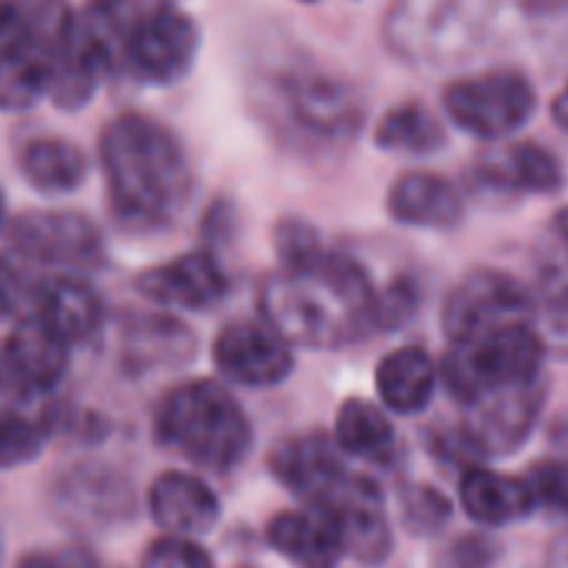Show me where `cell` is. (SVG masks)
<instances>
[{
	"instance_id": "d590c367",
	"label": "cell",
	"mask_w": 568,
	"mask_h": 568,
	"mask_svg": "<svg viewBox=\"0 0 568 568\" xmlns=\"http://www.w3.org/2000/svg\"><path fill=\"white\" fill-rule=\"evenodd\" d=\"M552 116H556V123L559 126H566L568 130V87L556 97V103H552Z\"/></svg>"
},
{
	"instance_id": "44dd1931",
	"label": "cell",
	"mask_w": 568,
	"mask_h": 568,
	"mask_svg": "<svg viewBox=\"0 0 568 568\" xmlns=\"http://www.w3.org/2000/svg\"><path fill=\"white\" fill-rule=\"evenodd\" d=\"M57 57V50L23 33V40L0 57V110L20 113L30 110L40 97H50Z\"/></svg>"
},
{
	"instance_id": "cb8c5ba5",
	"label": "cell",
	"mask_w": 568,
	"mask_h": 568,
	"mask_svg": "<svg viewBox=\"0 0 568 568\" xmlns=\"http://www.w3.org/2000/svg\"><path fill=\"white\" fill-rule=\"evenodd\" d=\"M17 170L40 193H70L87 180V156L63 136H37L23 143Z\"/></svg>"
},
{
	"instance_id": "7a4b0ae2",
	"label": "cell",
	"mask_w": 568,
	"mask_h": 568,
	"mask_svg": "<svg viewBox=\"0 0 568 568\" xmlns=\"http://www.w3.org/2000/svg\"><path fill=\"white\" fill-rule=\"evenodd\" d=\"M260 310L286 343L310 349L346 346L379 323L366 273L326 250L303 266H283V273L270 276L260 290Z\"/></svg>"
},
{
	"instance_id": "9a60e30c",
	"label": "cell",
	"mask_w": 568,
	"mask_h": 568,
	"mask_svg": "<svg viewBox=\"0 0 568 568\" xmlns=\"http://www.w3.org/2000/svg\"><path fill=\"white\" fill-rule=\"evenodd\" d=\"M343 526L346 552H356L363 562H379L389 552V526L383 513V499L373 483L343 476V483L323 499Z\"/></svg>"
},
{
	"instance_id": "836d02e7",
	"label": "cell",
	"mask_w": 568,
	"mask_h": 568,
	"mask_svg": "<svg viewBox=\"0 0 568 568\" xmlns=\"http://www.w3.org/2000/svg\"><path fill=\"white\" fill-rule=\"evenodd\" d=\"M17 568H97L87 549H63V552H30Z\"/></svg>"
},
{
	"instance_id": "9c48e42d",
	"label": "cell",
	"mask_w": 568,
	"mask_h": 568,
	"mask_svg": "<svg viewBox=\"0 0 568 568\" xmlns=\"http://www.w3.org/2000/svg\"><path fill=\"white\" fill-rule=\"evenodd\" d=\"M200 30L193 17L173 3L136 13L126 37V67L146 83H176L196 60Z\"/></svg>"
},
{
	"instance_id": "5b68a950",
	"label": "cell",
	"mask_w": 568,
	"mask_h": 568,
	"mask_svg": "<svg viewBox=\"0 0 568 568\" xmlns=\"http://www.w3.org/2000/svg\"><path fill=\"white\" fill-rule=\"evenodd\" d=\"M539 366H542L539 336L526 323H516L469 343H453L443 363V379L453 389V396L476 403L489 393L536 383Z\"/></svg>"
},
{
	"instance_id": "d6986e66",
	"label": "cell",
	"mask_w": 568,
	"mask_h": 568,
	"mask_svg": "<svg viewBox=\"0 0 568 568\" xmlns=\"http://www.w3.org/2000/svg\"><path fill=\"white\" fill-rule=\"evenodd\" d=\"M389 213H393V220H399L406 226L446 230V226L459 223L463 200H459L456 186L446 176L426 173V170H413V173H403L393 183V190H389Z\"/></svg>"
},
{
	"instance_id": "f546056e",
	"label": "cell",
	"mask_w": 568,
	"mask_h": 568,
	"mask_svg": "<svg viewBox=\"0 0 568 568\" xmlns=\"http://www.w3.org/2000/svg\"><path fill=\"white\" fill-rule=\"evenodd\" d=\"M526 486L532 493V503L549 513H568V463H539L526 476Z\"/></svg>"
},
{
	"instance_id": "6da1fadb",
	"label": "cell",
	"mask_w": 568,
	"mask_h": 568,
	"mask_svg": "<svg viewBox=\"0 0 568 568\" xmlns=\"http://www.w3.org/2000/svg\"><path fill=\"white\" fill-rule=\"evenodd\" d=\"M110 213L123 230L150 233L176 220L193 190L183 143L153 116L120 113L100 136Z\"/></svg>"
},
{
	"instance_id": "8d00e7d4",
	"label": "cell",
	"mask_w": 568,
	"mask_h": 568,
	"mask_svg": "<svg viewBox=\"0 0 568 568\" xmlns=\"http://www.w3.org/2000/svg\"><path fill=\"white\" fill-rule=\"evenodd\" d=\"M559 230H562V236L568 240V210H562V216H559Z\"/></svg>"
},
{
	"instance_id": "8fae6325",
	"label": "cell",
	"mask_w": 568,
	"mask_h": 568,
	"mask_svg": "<svg viewBox=\"0 0 568 568\" xmlns=\"http://www.w3.org/2000/svg\"><path fill=\"white\" fill-rule=\"evenodd\" d=\"M216 369L240 386H276L293 373V349L290 343L263 320L230 323L213 343Z\"/></svg>"
},
{
	"instance_id": "603a6c76",
	"label": "cell",
	"mask_w": 568,
	"mask_h": 568,
	"mask_svg": "<svg viewBox=\"0 0 568 568\" xmlns=\"http://www.w3.org/2000/svg\"><path fill=\"white\" fill-rule=\"evenodd\" d=\"M463 509L486 526H506L536 509L526 479L499 476L493 469H469L459 483Z\"/></svg>"
},
{
	"instance_id": "ba28073f",
	"label": "cell",
	"mask_w": 568,
	"mask_h": 568,
	"mask_svg": "<svg viewBox=\"0 0 568 568\" xmlns=\"http://www.w3.org/2000/svg\"><path fill=\"white\" fill-rule=\"evenodd\" d=\"M10 246L43 266H60V270H93L103 263V236L97 223L77 210H30L20 213L10 230Z\"/></svg>"
},
{
	"instance_id": "4fadbf2b",
	"label": "cell",
	"mask_w": 568,
	"mask_h": 568,
	"mask_svg": "<svg viewBox=\"0 0 568 568\" xmlns=\"http://www.w3.org/2000/svg\"><path fill=\"white\" fill-rule=\"evenodd\" d=\"M140 296L156 306L176 310H210L226 296V273L213 253L193 250L170 263H160L136 276Z\"/></svg>"
},
{
	"instance_id": "52a82bcc",
	"label": "cell",
	"mask_w": 568,
	"mask_h": 568,
	"mask_svg": "<svg viewBox=\"0 0 568 568\" xmlns=\"http://www.w3.org/2000/svg\"><path fill=\"white\" fill-rule=\"evenodd\" d=\"M446 113L479 140H503L536 113V90L519 70L463 77L446 90Z\"/></svg>"
},
{
	"instance_id": "d6a6232c",
	"label": "cell",
	"mask_w": 568,
	"mask_h": 568,
	"mask_svg": "<svg viewBox=\"0 0 568 568\" xmlns=\"http://www.w3.org/2000/svg\"><path fill=\"white\" fill-rule=\"evenodd\" d=\"M23 30H27L23 0H0V57L23 40Z\"/></svg>"
},
{
	"instance_id": "3957f363",
	"label": "cell",
	"mask_w": 568,
	"mask_h": 568,
	"mask_svg": "<svg viewBox=\"0 0 568 568\" xmlns=\"http://www.w3.org/2000/svg\"><path fill=\"white\" fill-rule=\"evenodd\" d=\"M516 23V0H396L386 43L413 63L446 67L503 43Z\"/></svg>"
},
{
	"instance_id": "ac0fdd59",
	"label": "cell",
	"mask_w": 568,
	"mask_h": 568,
	"mask_svg": "<svg viewBox=\"0 0 568 568\" xmlns=\"http://www.w3.org/2000/svg\"><path fill=\"white\" fill-rule=\"evenodd\" d=\"M150 513L170 536H200L213 529L220 503L206 483L190 473H163L150 486Z\"/></svg>"
},
{
	"instance_id": "5bb4252c",
	"label": "cell",
	"mask_w": 568,
	"mask_h": 568,
	"mask_svg": "<svg viewBox=\"0 0 568 568\" xmlns=\"http://www.w3.org/2000/svg\"><path fill=\"white\" fill-rule=\"evenodd\" d=\"M270 542L280 556L300 568H336L346 552L343 526L336 513L323 503H310L306 509L276 516L270 526Z\"/></svg>"
},
{
	"instance_id": "8992f818",
	"label": "cell",
	"mask_w": 568,
	"mask_h": 568,
	"mask_svg": "<svg viewBox=\"0 0 568 568\" xmlns=\"http://www.w3.org/2000/svg\"><path fill=\"white\" fill-rule=\"evenodd\" d=\"M273 120L306 143L346 140L359 126V100L346 83L316 70H286L273 77Z\"/></svg>"
},
{
	"instance_id": "7402d4cb",
	"label": "cell",
	"mask_w": 568,
	"mask_h": 568,
	"mask_svg": "<svg viewBox=\"0 0 568 568\" xmlns=\"http://www.w3.org/2000/svg\"><path fill=\"white\" fill-rule=\"evenodd\" d=\"M536 383L516 386V389H499L483 399H476V416H473V439L489 449V453H506L523 443V433L532 423L536 409Z\"/></svg>"
},
{
	"instance_id": "e0dca14e",
	"label": "cell",
	"mask_w": 568,
	"mask_h": 568,
	"mask_svg": "<svg viewBox=\"0 0 568 568\" xmlns=\"http://www.w3.org/2000/svg\"><path fill=\"white\" fill-rule=\"evenodd\" d=\"M70 343L57 336L40 316L13 326L3 343V369L23 389H50L67 369Z\"/></svg>"
},
{
	"instance_id": "4316f807",
	"label": "cell",
	"mask_w": 568,
	"mask_h": 568,
	"mask_svg": "<svg viewBox=\"0 0 568 568\" xmlns=\"http://www.w3.org/2000/svg\"><path fill=\"white\" fill-rule=\"evenodd\" d=\"M336 443L359 459L389 463L396 453V429L386 419V413L376 409L373 403L349 399V403H343V409L336 416Z\"/></svg>"
},
{
	"instance_id": "277c9868",
	"label": "cell",
	"mask_w": 568,
	"mask_h": 568,
	"mask_svg": "<svg viewBox=\"0 0 568 568\" xmlns=\"http://www.w3.org/2000/svg\"><path fill=\"white\" fill-rule=\"evenodd\" d=\"M156 439L193 466L226 473L250 449V423L226 386L193 379L160 403Z\"/></svg>"
},
{
	"instance_id": "4dcf8cb0",
	"label": "cell",
	"mask_w": 568,
	"mask_h": 568,
	"mask_svg": "<svg viewBox=\"0 0 568 568\" xmlns=\"http://www.w3.org/2000/svg\"><path fill=\"white\" fill-rule=\"evenodd\" d=\"M140 568H213L210 556L186 536H166L150 546Z\"/></svg>"
},
{
	"instance_id": "83f0119b",
	"label": "cell",
	"mask_w": 568,
	"mask_h": 568,
	"mask_svg": "<svg viewBox=\"0 0 568 568\" xmlns=\"http://www.w3.org/2000/svg\"><path fill=\"white\" fill-rule=\"evenodd\" d=\"M376 143L399 153H429L443 146V126L423 103H403L383 116Z\"/></svg>"
},
{
	"instance_id": "e575fe53",
	"label": "cell",
	"mask_w": 568,
	"mask_h": 568,
	"mask_svg": "<svg viewBox=\"0 0 568 568\" xmlns=\"http://www.w3.org/2000/svg\"><path fill=\"white\" fill-rule=\"evenodd\" d=\"M20 303V276L0 260V316H10Z\"/></svg>"
},
{
	"instance_id": "d4e9b609",
	"label": "cell",
	"mask_w": 568,
	"mask_h": 568,
	"mask_svg": "<svg viewBox=\"0 0 568 568\" xmlns=\"http://www.w3.org/2000/svg\"><path fill=\"white\" fill-rule=\"evenodd\" d=\"M436 366L429 353L409 346L389 353L376 369V389L383 403L396 413H419L436 393Z\"/></svg>"
},
{
	"instance_id": "f1b7e54d",
	"label": "cell",
	"mask_w": 568,
	"mask_h": 568,
	"mask_svg": "<svg viewBox=\"0 0 568 568\" xmlns=\"http://www.w3.org/2000/svg\"><path fill=\"white\" fill-rule=\"evenodd\" d=\"M43 443H47V429L40 423L20 413L0 409V469H13V466L37 459Z\"/></svg>"
},
{
	"instance_id": "30bf717a",
	"label": "cell",
	"mask_w": 568,
	"mask_h": 568,
	"mask_svg": "<svg viewBox=\"0 0 568 568\" xmlns=\"http://www.w3.org/2000/svg\"><path fill=\"white\" fill-rule=\"evenodd\" d=\"M529 313L532 300L513 276L499 270H476L449 293L443 326L453 343H469L503 326L526 323Z\"/></svg>"
},
{
	"instance_id": "74e56055",
	"label": "cell",
	"mask_w": 568,
	"mask_h": 568,
	"mask_svg": "<svg viewBox=\"0 0 568 568\" xmlns=\"http://www.w3.org/2000/svg\"><path fill=\"white\" fill-rule=\"evenodd\" d=\"M0 220H3V193H0Z\"/></svg>"
},
{
	"instance_id": "7c38bea8",
	"label": "cell",
	"mask_w": 568,
	"mask_h": 568,
	"mask_svg": "<svg viewBox=\"0 0 568 568\" xmlns=\"http://www.w3.org/2000/svg\"><path fill=\"white\" fill-rule=\"evenodd\" d=\"M53 506L67 523L103 529L133 513V486L110 466H73L53 486Z\"/></svg>"
},
{
	"instance_id": "1f68e13d",
	"label": "cell",
	"mask_w": 568,
	"mask_h": 568,
	"mask_svg": "<svg viewBox=\"0 0 568 568\" xmlns=\"http://www.w3.org/2000/svg\"><path fill=\"white\" fill-rule=\"evenodd\" d=\"M276 250H280L283 266H303V263H310V260H316L323 253L313 226L303 223V220H283L276 226Z\"/></svg>"
},
{
	"instance_id": "2e32d148",
	"label": "cell",
	"mask_w": 568,
	"mask_h": 568,
	"mask_svg": "<svg viewBox=\"0 0 568 568\" xmlns=\"http://www.w3.org/2000/svg\"><path fill=\"white\" fill-rule=\"evenodd\" d=\"M270 466L286 489H293L310 503H323L346 476L336 446L320 433L286 439L283 446H276Z\"/></svg>"
},
{
	"instance_id": "ffe728a7",
	"label": "cell",
	"mask_w": 568,
	"mask_h": 568,
	"mask_svg": "<svg viewBox=\"0 0 568 568\" xmlns=\"http://www.w3.org/2000/svg\"><path fill=\"white\" fill-rule=\"evenodd\" d=\"M37 313L57 336H63L70 346L80 339H90L100 323H103V303L93 293V286H87L77 276H53L47 280L37 296Z\"/></svg>"
},
{
	"instance_id": "484cf974",
	"label": "cell",
	"mask_w": 568,
	"mask_h": 568,
	"mask_svg": "<svg viewBox=\"0 0 568 568\" xmlns=\"http://www.w3.org/2000/svg\"><path fill=\"white\" fill-rule=\"evenodd\" d=\"M486 180L523 193H556L562 186L559 160L536 143H513L496 156H486Z\"/></svg>"
},
{
	"instance_id": "f35d334b",
	"label": "cell",
	"mask_w": 568,
	"mask_h": 568,
	"mask_svg": "<svg viewBox=\"0 0 568 568\" xmlns=\"http://www.w3.org/2000/svg\"><path fill=\"white\" fill-rule=\"evenodd\" d=\"M310 3H313V0H310Z\"/></svg>"
}]
</instances>
